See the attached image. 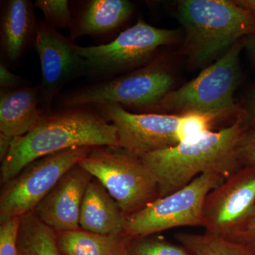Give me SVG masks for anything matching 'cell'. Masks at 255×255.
<instances>
[{
  "label": "cell",
  "instance_id": "7c38bea8",
  "mask_svg": "<svg viewBox=\"0 0 255 255\" xmlns=\"http://www.w3.org/2000/svg\"><path fill=\"white\" fill-rule=\"evenodd\" d=\"M97 110L117 128L120 147L137 157L179 144V115L132 113L112 105L100 106Z\"/></svg>",
  "mask_w": 255,
  "mask_h": 255
},
{
  "label": "cell",
  "instance_id": "8fae6325",
  "mask_svg": "<svg viewBox=\"0 0 255 255\" xmlns=\"http://www.w3.org/2000/svg\"><path fill=\"white\" fill-rule=\"evenodd\" d=\"M35 49L41 63V107L45 114L52 112V105L68 84L87 76L85 59L78 45L45 21H38Z\"/></svg>",
  "mask_w": 255,
  "mask_h": 255
},
{
  "label": "cell",
  "instance_id": "ba28073f",
  "mask_svg": "<svg viewBox=\"0 0 255 255\" xmlns=\"http://www.w3.org/2000/svg\"><path fill=\"white\" fill-rule=\"evenodd\" d=\"M225 180L219 174L208 172L179 190L158 198L127 218L124 237L143 238L172 228L202 226L206 196Z\"/></svg>",
  "mask_w": 255,
  "mask_h": 255
},
{
  "label": "cell",
  "instance_id": "7a4b0ae2",
  "mask_svg": "<svg viewBox=\"0 0 255 255\" xmlns=\"http://www.w3.org/2000/svg\"><path fill=\"white\" fill-rule=\"evenodd\" d=\"M247 129L241 112L219 131L140 157L155 178L159 197L179 190L201 174L214 172L226 179L236 173L242 167L238 147Z\"/></svg>",
  "mask_w": 255,
  "mask_h": 255
},
{
  "label": "cell",
  "instance_id": "cb8c5ba5",
  "mask_svg": "<svg viewBox=\"0 0 255 255\" xmlns=\"http://www.w3.org/2000/svg\"><path fill=\"white\" fill-rule=\"evenodd\" d=\"M20 218L0 223V255H17V234Z\"/></svg>",
  "mask_w": 255,
  "mask_h": 255
},
{
  "label": "cell",
  "instance_id": "8992f818",
  "mask_svg": "<svg viewBox=\"0 0 255 255\" xmlns=\"http://www.w3.org/2000/svg\"><path fill=\"white\" fill-rule=\"evenodd\" d=\"M78 164L105 188L127 218L159 198L155 178L142 159L122 147H92Z\"/></svg>",
  "mask_w": 255,
  "mask_h": 255
},
{
  "label": "cell",
  "instance_id": "d6a6232c",
  "mask_svg": "<svg viewBox=\"0 0 255 255\" xmlns=\"http://www.w3.org/2000/svg\"><path fill=\"white\" fill-rule=\"evenodd\" d=\"M125 255H129L128 253V249H127V253H126Z\"/></svg>",
  "mask_w": 255,
  "mask_h": 255
},
{
  "label": "cell",
  "instance_id": "4fadbf2b",
  "mask_svg": "<svg viewBox=\"0 0 255 255\" xmlns=\"http://www.w3.org/2000/svg\"><path fill=\"white\" fill-rule=\"evenodd\" d=\"M93 177L79 164L69 169L33 212L56 232L80 229L84 196Z\"/></svg>",
  "mask_w": 255,
  "mask_h": 255
},
{
  "label": "cell",
  "instance_id": "484cf974",
  "mask_svg": "<svg viewBox=\"0 0 255 255\" xmlns=\"http://www.w3.org/2000/svg\"><path fill=\"white\" fill-rule=\"evenodd\" d=\"M26 86L24 80L21 77L11 73L6 64L0 63V87L5 90H14Z\"/></svg>",
  "mask_w": 255,
  "mask_h": 255
},
{
  "label": "cell",
  "instance_id": "4316f807",
  "mask_svg": "<svg viewBox=\"0 0 255 255\" xmlns=\"http://www.w3.org/2000/svg\"><path fill=\"white\" fill-rule=\"evenodd\" d=\"M241 115L248 128L255 127V88L250 94L246 105L241 107Z\"/></svg>",
  "mask_w": 255,
  "mask_h": 255
},
{
  "label": "cell",
  "instance_id": "2e32d148",
  "mask_svg": "<svg viewBox=\"0 0 255 255\" xmlns=\"http://www.w3.org/2000/svg\"><path fill=\"white\" fill-rule=\"evenodd\" d=\"M127 223V216L117 201L93 178L87 188L82 201L80 228L105 236H124Z\"/></svg>",
  "mask_w": 255,
  "mask_h": 255
},
{
  "label": "cell",
  "instance_id": "5bb4252c",
  "mask_svg": "<svg viewBox=\"0 0 255 255\" xmlns=\"http://www.w3.org/2000/svg\"><path fill=\"white\" fill-rule=\"evenodd\" d=\"M38 21L34 4L28 0H7L1 3L0 50L1 62L14 65L34 44Z\"/></svg>",
  "mask_w": 255,
  "mask_h": 255
},
{
  "label": "cell",
  "instance_id": "3957f363",
  "mask_svg": "<svg viewBox=\"0 0 255 255\" xmlns=\"http://www.w3.org/2000/svg\"><path fill=\"white\" fill-rule=\"evenodd\" d=\"M176 14L185 30L184 53L195 68L216 61L255 33V13L236 1L182 0Z\"/></svg>",
  "mask_w": 255,
  "mask_h": 255
},
{
  "label": "cell",
  "instance_id": "277c9868",
  "mask_svg": "<svg viewBox=\"0 0 255 255\" xmlns=\"http://www.w3.org/2000/svg\"><path fill=\"white\" fill-rule=\"evenodd\" d=\"M173 73L162 58L141 68L68 92L58 98L61 108L112 105L150 111L169 92Z\"/></svg>",
  "mask_w": 255,
  "mask_h": 255
},
{
  "label": "cell",
  "instance_id": "9a60e30c",
  "mask_svg": "<svg viewBox=\"0 0 255 255\" xmlns=\"http://www.w3.org/2000/svg\"><path fill=\"white\" fill-rule=\"evenodd\" d=\"M44 115L40 85L0 90V132L21 136L36 127Z\"/></svg>",
  "mask_w": 255,
  "mask_h": 255
},
{
  "label": "cell",
  "instance_id": "f1b7e54d",
  "mask_svg": "<svg viewBox=\"0 0 255 255\" xmlns=\"http://www.w3.org/2000/svg\"><path fill=\"white\" fill-rule=\"evenodd\" d=\"M14 137L0 132V161L4 160L11 148Z\"/></svg>",
  "mask_w": 255,
  "mask_h": 255
},
{
  "label": "cell",
  "instance_id": "ac0fdd59",
  "mask_svg": "<svg viewBox=\"0 0 255 255\" xmlns=\"http://www.w3.org/2000/svg\"><path fill=\"white\" fill-rule=\"evenodd\" d=\"M60 251L63 255H125L128 238L105 236L80 229L57 232Z\"/></svg>",
  "mask_w": 255,
  "mask_h": 255
},
{
  "label": "cell",
  "instance_id": "7402d4cb",
  "mask_svg": "<svg viewBox=\"0 0 255 255\" xmlns=\"http://www.w3.org/2000/svg\"><path fill=\"white\" fill-rule=\"evenodd\" d=\"M151 236L128 240L129 255H191L181 245L178 246L163 238Z\"/></svg>",
  "mask_w": 255,
  "mask_h": 255
},
{
  "label": "cell",
  "instance_id": "d4e9b609",
  "mask_svg": "<svg viewBox=\"0 0 255 255\" xmlns=\"http://www.w3.org/2000/svg\"><path fill=\"white\" fill-rule=\"evenodd\" d=\"M238 156L242 167H255V127L249 128L245 132L238 147Z\"/></svg>",
  "mask_w": 255,
  "mask_h": 255
},
{
  "label": "cell",
  "instance_id": "1f68e13d",
  "mask_svg": "<svg viewBox=\"0 0 255 255\" xmlns=\"http://www.w3.org/2000/svg\"><path fill=\"white\" fill-rule=\"evenodd\" d=\"M250 245H251V246L253 247V248H254L255 251V241L254 242V243H251V244Z\"/></svg>",
  "mask_w": 255,
  "mask_h": 255
},
{
  "label": "cell",
  "instance_id": "d6986e66",
  "mask_svg": "<svg viewBox=\"0 0 255 255\" xmlns=\"http://www.w3.org/2000/svg\"><path fill=\"white\" fill-rule=\"evenodd\" d=\"M17 255H63L57 232L37 217L33 211L20 218Z\"/></svg>",
  "mask_w": 255,
  "mask_h": 255
},
{
  "label": "cell",
  "instance_id": "f546056e",
  "mask_svg": "<svg viewBox=\"0 0 255 255\" xmlns=\"http://www.w3.org/2000/svg\"><path fill=\"white\" fill-rule=\"evenodd\" d=\"M245 47L255 64V33L244 39Z\"/></svg>",
  "mask_w": 255,
  "mask_h": 255
},
{
  "label": "cell",
  "instance_id": "30bf717a",
  "mask_svg": "<svg viewBox=\"0 0 255 255\" xmlns=\"http://www.w3.org/2000/svg\"><path fill=\"white\" fill-rule=\"evenodd\" d=\"M255 208V167L243 166L206 196V233L234 241Z\"/></svg>",
  "mask_w": 255,
  "mask_h": 255
},
{
  "label": "cell",
  "instance_id": "ffe728a7",
  "mask_svg": "<svg viewBox=\"0 0 255 255\" xmlns=\"http://www.w3.org/2000/svg\"><path fill=\"white\" fill-rule=\"evenodd\" d=\"M176 240L191 255H255L250 244L208 234L177 233Z\"/></svg>",
  "mask_w": 255,
  "mask_h": 255
},
{
  "label": "cell",
  "instance_id": "e0dca14e",
  "mask_svg": "<svg viewBox=\"0 0 255 255\" xmlns=\"http://www.w3.org/2000/svg\"><path fill=\"white\" fill-rule=\"evenodd\" d=\"M133 4L128 0L86 1L74 16L70 39L98 36L112 33L127 22L133 12Z\"/></svg>",
  "mask_w": 255,
  "mask_h": 255
},
{
  "label": "cell",
  "instance_id": "44dd1931",
  "mask_svg": "<svg viewBox=\"0 0 255 255\" xmlns=\"http://www.w3.org/2000/svg\"><path fill=\"white\" fill-rule=\"evenodd\" d=\"M179 116V143H189L212 132L213 127L217 121L228 115L221 112H190Z\"/></svg>",
  "mask_w": 255,
  "mask_h": 255
},
{
  "label": "cell",
  "instance_id": "52a82bcc",
  "mask_svg": "<svg viewBox=\"0 0 255 255\" xmlns=\"http://www.w3.org/2000/svg\"><path fill=\"white\" fill-rule=\"evenodd\" d=\"M177 38V30L155 27L138 19L110 43L78 48L85 59L87 76L104 80L147 65L159 48Z\"/></svg>",
  "mask_w": 255,
  "mask_h": 255
},
{
  "label": "cell",
  "instance_id": "5b68a950",
  "mask_svg": "<svg viewBox=\"0 0 255 255\" xmlns=\"http://www.w3.org/2000/svg\"><path fill=\"white\" fill-rule=\"evenodd\" d=\"M244 39L235 43L194 80L169 92L151 111L175 115L221 112L237 117L241 107L235 104L233 95L241 80L240 55Z\"/></svg>",
  "mask_w": 255,
  "mask_h": 255
},
{
  "label": "cell",
  "instance_id": "603a6c76",
  "mask_svg": "<svg viewBox=\"0 0 255 255\" xmlns=\"http://www.w3.org/2000/svg\"><path fill=\"white\" fill-rule=\"evenodd\" d=\"M34 6L43 13L45 22L55 29L71 28L74 15L67 0H36Z\"/></svg>",
  "mask_w": 255,
  "mask_h": 255
},
{
  "label": "cell",
  "instance_id": "9c48e42d",
  "mask_svg": "<svg viewBox=\"0 0 255 255\" xmlns=\"http://www.w3.org/2000/svg\"><path fill=\"white\" fill-rule=\"evenodd\" d=\"M92 147H74L33 161L4 184L0 196V223L34 211L64 174Z\"/></svg>",
  "mask_w": 255,
  "mask_h": 255
},
{
  "label": "cell",
  "instance_id": "83f0119b",
  "mask_svg": "<svg viewBox=\"0 0 255 255\" xmlns=\"http://www.w3.org/2000/svg\"><path fill=\"white\" fill-rule=\"evenodd\" d=\"M234 241L245 244H251L255 241V208L246 226Z\"/></svg>",
  "mask_w": 255,
  "mask_h": 255
},
{
  "label": "cell",
  "instance_id": "6da1fadb",
  "mask_svg": "<svg viewBox=\"0 0 255 255\" xmlns=\"http://www.w3.org/2000/svg\"><path fill=\"white\" fill-rule=\"evenodd\" d=\"M119 145L118 130L91 107L65 108L45 114L25 135L14 137L1 162L4 185L26 166L45 156L81 147Z\"/></svg>",
  "mask_w": 255,
  "mask_h": 255
},
{
  "label": "cell",
  "instance_id": "4dcf8cb0",
  "mask_svg": "<svg viewBox=\"0 0 255 255\" xmlns=\"http://www.w3.org/2000/svg\"><path fill=\"white\" fill-rule=\"evenodd\" d=\"M236 1L243 7L255 13V0H239Z\"/></svg>",
  "mask_w": 255,
  "mask_h": 255
}]
</instances>
